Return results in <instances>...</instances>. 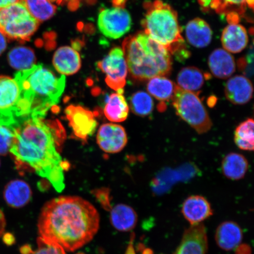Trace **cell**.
Masks as SVG:
<instances>
[{
  "mask_svg": "<svg viewBox=\"0 0 254 254\" xmlns=\"http://www.w3.org/2000/svg\"><path fill=\"white\" fill-rule=\"evenodd\" d=\"M15 137L9 152L18 169L33 170L47 179L57 191L65 188L64 171L69 164L64 161L59 149L65 133L58 120L31 118L14 129Z\"/></svg>",
  "mask_w": 254,
  "mask_h": 254,
  "instance_id": "cell-1",
  "label": "cell"
},
{
  "mask_svg": "<svg viewBox=\"0 0 254 254\" xmlns=\"http://www.w3.org/2000/svg\"><path fill=\"white\" fill-rule=\"evenodd\" d=\"M100 215L90 202L78 196H63L44 205L38 221L41 237L73 252L97 234Z\"/></svg>",
  "mask_w": 254,
  "mask_h": 254,
  "instance_id": "cell-2",
  "label": "cell"
},
{
  "mask_svg": "<svg viewBox=\"0 0 254 254\" xmlns=\"http://www.w3.org/2000/svg\"><path fill=\"white\" fill-rule=\"evenodd\" d=\"M20 95L17 113L21 122L31 118H44L57 106L65 87V77H58L42 64L15 74Z\"/></svg>",
  "mask_w": 254,
  "mask_h": 254,
  "instance_id": "cell-3",
  "label": "cell"
},
{
  "mask_svg": "<svg viewBox=\"0 0 254 254\" xmlns=\"http://www.w3.org/2000/svg\"><path fill=\"white\" fill-rule=\"evenodd\" d=\"M130 75L136 81L167 76L172 71L171 55L144 31L124 40L123 48Z\"/></svg>",
  "mask_w": 254,
  "mask_h": 254,
  "instance_id": "cell-4",
  "label": "cell"
},
{
  "mask_svg": "<svg viewBox=\"0 0 254 254\" xmlns=\"http://www.w3.org/2000/svg\"><path fill=\"white\" fill-rule=\"evenodd\" d=\"M143 7L145 13L141 25L144 33L166 48L177 61L188 59L190 53L182 37L177 11L161 0L146 1Z\"/></svg>",
  "mask_w": 254,
  "mask_h": 254,
  "instance_id": "cell-5",
  "label": "cell"
},
{
  "mask_svg": "<svg viewBox=\"0 0 254 254\" xmlns=\"http://www.w3.org/2000/svg\"><path fill=\"white\" fill-rule=\"evenodd\" d=\"M39 24L23 2L0 9V32L9 40L21 42L29 40Z\"/></svg>",
  "mask_w": 254,
  "mask_h": 254,
  "instance_id": "cell-6",
  "label": "cell"
},
{
  "mask_svg": "<svg viewBox=\"0 0 254 254\" xmlns=\"http://www.w3.org/2000/svg\"><path fill=\"white\" fill-rule=\"evenodd\" d=\"M171 100L177 115L198 134H204L211 129L210 117L197 94L184 90L177 85Z\"/></svg>",
  "mask_w": 254,
  "mask_h": 254,
  "instance_id": "cell-7",
  "label": "cell"
},
{
  "mask_svg": "<svg viewBox=\"0 0 254 254\" xmlns=\"http://www.w3.org/2000/svg\"><path fill=\"white\" fill-rule=\"evenodd\" d=\"M19 95L15 79L0 76V126L14 129L21 125L17 113Z\"/></svg>",
  "mask_w": 254,
  "mask_h": 254,
  "instance_id": "cell-8",
  "label": "cell"
},
{
  "mask_svg": "<svg viewBox=\"0 0 254 254\" xmlns=\"http://www.w3.org/2000/svg\"><path fill=\"white\" fill-rule=\"evenodd\" d=\"M97 67L106 75V82L109 87L123 93L128 69L122 48H114L109 55L98 62Z\"/></svg>",
  "mask_w": 254,
  "mask_h": 254,
  "instance_id": "cell-9",
  "label": "cell"
},
{
  "mask_svg": "<svg viewBox=\"0 0 254 254\" xmlns=\"http://www.w3.org/2000/svg\"><path fill=\"white\" fill-rule=\"evenodd\" d=\"M97 24L101 33L105 36L117 39L131 29L132 20L125 8L115 7L101 10Z\"/></svg>",
  "mask_w": 254,
  "mask_h": 254,
  "instance_id": "cell-10",
  "label": "cell"
},
{
  "mask_svg": "<svg viewBox=\"0 0 254 254\" xmlns=\"http://www.w3.org/2000/svg\"><path fill=\"white\" fill-rule=\"evenodd\" d=\"M66 119L76 137L87 141L88 136L93 135L98 123L91 111L79 106H71L65 110Z\"/></svg>",
  "mask_w": 254,
  "mask_h": 254,
  "instance_id": "cell-11",
  "label": "cell"
},
{
  "mask_svg": "<svg viewBox=\"0 0 254 254\" xmlns=\"http://www.w3.org/2000/svg\"><path fill=\"white\" fill-rule=\"evenodd\" d=\"M99 147L107 153H117L126 147L128 138L125 128L115 124H105L100 127L97 135Z\"/></svg>",
  "mask_w": 254,
  "mask_h": 254,
  "instance_id": "cell-12",
  "label": "cell"
},
{
  "mask_svg": "<svg viewBox=\"0 0 254 254\" xmlns=\"http://www.w3.org/2000/svg\"><path fill=\"white\" fill-rule=\"evenodd\" d=\"M207 250V237L204 225L198 224L184 233L180 246L175 254H205Z\"/></svg>",
  "mask_w": 254,
  "mask_h": 254,
  "instance_id": "cell-13",
  "label": "cell"
},
{
  "mask_svg": "<svg viewBox=\"0 0 254 254\" xmlns=\"http://www.w3.org/2000/svg\"><path fill=\"white\" fill-rule=\"evenodd\" d=\"M253 86L246 76L237 75L228 79L225 87L227 99L236 105H244L252 99Z\"/></svg>",
  "mask_w": 254,
  "mask_h": 254,
  "instance_id": "cell-14",
  "label": "cell"
},
{
  "mask_svg": "<svg viewBox=\"0 0 254 254\" xmlns=\"http://www.w3.org/2000/svg\"><path fill=\"white\" fill-rule=\"evenodd\" d=\"M53 63L57 72L63 75L75 74L81 66L80 56L74 49L68 46L60 47L56 51Z\"/></svg>",
  "mask_w": 254,
  "mask_h": 254,
  "instance_id": "cell-15",
  "label": "cell"
},
{
  "mask_svg": "<svg viewBox=\"0 0 254 254\" xmlns=\"http://www.w3.org/2000/svg\"><path fill=\"white\" fill-rule=\"evenodd\" d=\"M182 212L184 217L192 225H198L212 215L209 203L203 196L192 195L184 201Z\"/></svg>",
  "mask_w": 254,
  "mask_h": 254,
  "instance_id": "cell-16",
  "label": "cell"
},
{
  "mask_svg": "<svg viewBox=\"0 0 254 254\" xmlns=\"http://www.w3.org/2000/svg\"><path fill=\"white\" fill-rule=\"evenodd\" d=\"M209 68L214 77L227 79L234 74L236 64L233 56L224 49H218L212 52L208 58Z\"/></svg>",
  "mask_w": 254,
  "mask_h": 254,
  "instance_id": "cell-17",
  "label": "cell"
},
{
  "mask_svg": "<svg viewBox=\"0 0 254 254\" xmlns=\"http://www.w3.org/2000/svg\"><path fill=\"white\" fill-rule=\"evenodd\" d=\"M221 43L224 50L230 53L242 52L249 43L245 27L239 24H229L222 31Z\"/></svg>",
  "mask_w": 254,
  "mask_h": 254,
  "instance_id": "cell-18",
  "label": "cell"
},
{
  "mask_svg": "<svg viewBox=\"0 0 254 254\" xmlns=\"http://www.w3.org/2000/svg\"><path fill=\"white\" fill-rule=\"evenodd\" d=\"M32 197L30 187L24 181H11L5 186L4 198L12 208H20L28 204Z\"/></svg>",
  "mask_w": 254,
  "mask_h": 254,
  "instance_id": "cell-19",
  "label": "cell"
},
{
  "mask_svg": "<svg viewBox=\"0 0 254 254\" xmlns=\"http://www.w3.org/2000/svg\"><path fill=\"white\" fill-rule=\"evenodd\" d=\"M186 35L190 45L196 48H204L211 42L212 31L205 21L196 18L187 24Z\"/></svg>",
  "mask_w": 254,
  "mask_h": 254,
  "instance_id": "cell-20",
  "label": "cell"
},
{
  "mask_svg": "<svg viewBox=\"0 0 254 254\" xmlns=\"http://www.w3.org/2000/svg\"><path fill=\"white\" fill-rule=\"evenodd\" d=\"M215 237L221 249L230 251L239 246L243 239V233L239 225L235 222H224L218 227Z\"/></svg>",
  "mask_w": 254,
  "mask_h": 254,
  "instance_id": "cell-21",
  "label": "cell"
},
{
  "mask_svg": "<svg viewBox=\"0 0 254 254\" xmlns=\"http://www.w3.org/2000/svg\"><path fill=\"white\" fill-rule=\"evenodd\" d=\"M208 77L209 75L195 66H187L181 69L178 74L177 85L184 90L198 94Z\"/></svg>",
  "mask_w": 254,
  "mask_h": 254,
  "instance_id": "cell-22",
  "label": "cell"
},
{
  "mask_svg": "<svg viewBox=\"0 0 254 254\" xmlns=\"http://www.w3.org/2000/svg\"><path fill=\"white\" fill-rule=\"evenodd\" d=\"M110 221L117 230L129 231L135 227L137 222V215L129 206L121 204L111 208Z\"/></svg>",
  "mask_w": 254,
  "mask_h": 254,
  "instance_id": "cell-23",
  "label": "cell"
},
{
  "mask_svg": "<svg viewBox=\"0 0 254 254\" xmlns=\"http://www.w3.org/2000/svg\"><path fill=\"white\" fill-rule=\"evenodd\" d=\"M249 169V162L242 154L231 152L222 161V171L228 179H242Z\"/></svg>",
  "mask_w": 254,
  "mask_h": 254,
  "instance_id": "cell-24",
  "label": "cell"
},
{
  "mask_svg": "<svg viewBox=\"0 0 254 254\" xmlns=\"http://www.w3.org/2000/svg\"><path fill=\"white\" fill-rule=\"evenodd\" d=\"M104 113L111 122H125L128 116L129 106L123 93L111 94L105 106Z\"/></svg>",
  "mask_w": 254,
  "mask_h": 254,
  "instance_id": "cell-25",
  "label": "cell"
},
{
  "mask_svg": "<svg viewBox=\"0 0 254 254\" xmlns=\"http://www.w3.org/2000/svg\"><path fill=\"white\" fill-rule=\"evenodd\" d=\"M177 85L171 79L159 76L149 79L147 90L148 94L161 102L172 99Z\"/></svg>",
  "mask_w": 254,
  "mask_h": 254,
  "instance_id": "cell-26",
  "label": "cell"
},
{
  "mask_svg": "<svg viewBox=\"0 0 254 254\" xmlns=\"http://www.w3.org/2000/svg\"><path fill=\"white\" fill-rule=\"evenodd\" d=\"M8 60L12 68L23 71L34 65L36 58L34 51L30 48L17 47L9 52Z\"/></svg>",
  "mask_w": 254,
  "mask_h": 254,
  "instance_id": "cell-27",
  "label": "cell"
},
{
  "mask_svg": "<svg viewBox=\"0 0 254 254\" xmlns=\"http://www.w3.org/2000/svg\"><path fill=\"white\" fill-rule=\"evenodd\" d=\"M30 14L38 21L49 20L56 14L57 7L50 0H21Z\"/></svg>",
  "mask_w": 254,
  "mask_h": 254,
  "instance_id": "cell-28",
  "label": "cell"
},
{
  "mask_svg": "<svg viewBox=\"0 0 254 254\" xmlns=\"http://www.w3.org/2000/svg\"><path fill=\"white\" fill-rule=\"evenodd\" d=\"M254 122L252 119H249L241 123L235 131L234 141L241 150H254Z\"/></svg>",
  "mask_w": 254,
  "mask_h": 254,
  "instance_id": "cell-29",
  "label": "cell"
},
{
  "mask_svg": "<svg viewBox=\"0 0 254 254\" xmlns=\"http://www.w3.org/2000/svg\"><path fill=\"white\" fill-rule=\"evenodd\" d=\"M154 101L148 93L139 91L133 94L130 99V108L135 115L144 117L150 115L154 110Z\"/></svg>",
  "mask_w": 254,
  "mask_h": 254,
  "instance_id": "cell-30",
  "label": "cell"
},
{
  "mask_svg": "<svg viewBox=\"0 0 254 254\" xmlns=\"http://www.w3.org/2000/svg\"><path fill=\"white\" fill-rule=\"evenodd\" d=\"M247 7L246 0H213L211 10L218 14L227 15L234 12L241 16L245 14Z\"/></svg>",
  "mask_w": 254,
  "mask_h": 254,
  "instance_id": "cell-31",
  "label": "cell"
},
{
  "mask_svg": "<svg viewBox=\"0 0 254 254\" xmlns=\"http://www.w3.org/2000/svg\"><path fill=\"white\" fill-rule=\"evenodd\" d=\"M38 249L32 254H66L65 250L55 243L39 237L37 239Z\"/></svg>",
  "mask_w": 254,
  "mask_h": 254,
  "instance_id": "cell-32",
  "label": "cell"
},
{
  "mask_svg": "<svg viewBox=\"0 0 254 254\" xmlns=\"http://www.w3.org/2000/svg\"><path fill=\"white\" fill-rule=\"evenodd\" d=\"M14 129L0 126V155L8 153L14 140Z\"/></svg>",
  "mask_w": 254,
  "mask_h": 254,
  "instance_id": "cell-33",
  "label": "cell"
},
{
  "mask_svg": "<svg viewBox=\"0 0 254 254\" xmlns=\"http://www.w3.org/2000/svg\"><path fill=\"white\" fill-rule=\"evenodd\" d=\"M93 193L105 210L111 211L112 208H111L110 203V190L109 189L103 188L94 190Z\"/></svg>",
  "mask_w": 254,
  "mask_h": 254,
  "instance_id": "cell-34",
  "label": "cell"
},
{
  "mask_svg": "<svg viewBox=\"0 0 254 254\" xmlns=\"http://www.w3.org/2000/svg\"><path fill=\"white\" fill-rule=\"evenodd\" d=\"M238 67L240 71L246 75V77H251L253 74V62L248 60L246 57H243L238 60Z\"/></svg>",
  "mask_w": 254,
  "mask_h": 254,
  "instance_id": "cell-35",
  "label": "cell"
},
{
  "mask_svg": "<svg viewBox=\"0 0 254 254\" xmlns=\"http://www.w3.org/2000/svg\"><path fill=\"white\" fill-rule=\"evenodd\" d=\"M54 1L59 5L67 4L68 7L70 10H76L79 7L81 3L82 2H91L94 0H53Z\"/></svg>",
  "mask_w": 254,
  "mask_h": 254,
  "instance_id": "cell-36",
  "label": "cell"
},
{
  "mask_svg": "<svg viewBox=\"0 0 254 254\" xmlns=\"http://www.w3.org/2000/svg\"><path fill=\"white\" fill-rule=\"evenodd\" d=\"M213 0H198V3L204 12H208L211 10V6Z\"/></svg>",
  "mask_w": 254,
  "mask_h": 254,
  "instance_id": "cell-37",
  "label": "cell"
},
{
  "mask_svg": "<svg viewBox=\"0 0 254 254\" xmlns=\"http://www.w3.org/2000/svg\"><path fill=\"white\" fill-rule=\"evenodd\" d=\"M227 15V20L229 24H239L241 16L236 12H230Z\"/></svg>",
  "mask_w": 254,
  "mask_h": 254,
  "instance_id": "cell-38",
  "label": "cell"
},
{
  "mask_svg": "<svg viewBox=\"0 0 254 254\" xmlns=\"http://www.w3.org/2000/svg\"><path fill=\"white\" fill-rule=\"evenodd\" d=\"M2 241L5 245L10 246L13 245L15 242V237L14 235L11 233H5L3 235Z\"/></svg>",
  "mask_w": 254,
  "mask_h": 254,
  "instance_id": "cell-39",
  "label": "cell"
},
{
  "mask_svg": "<svg viewBox=\"0 0 254 254\" xmlns=\"http://www.w3.org/2000/svg\"><path fill=\"white\" fill-rule=\"evenodd\" d=\"M6 48H7V38L1 32H0V55L4 52Z\"/></svg>",
  "mask_w": 254,
  "mask_h": 254,
  "instance_id": "cell-40",
  "label": "cell"
},
{
  "mask_svg": "<svg viewBox=\"0 0 254 254\" xmlns=\"http://www.w3.org/2000/svg\"><path fill=\"white\" fill-rule=\"evenodd\" d=\"M6 225L5 216L0 209V237L4 234Z\"/></svg>",
  "mask_w": 254,
  "mask_h": 254,
  "instance_id": "cell-41",
  "label": "cell"
},
{
  "mask_svg": "<svg viewBox=\"0 0 254 254\" xmlns=\"http://www.w3.org/2000/svg\"><path fill=\"white\" fill-rule=\"evenodd\" d=\"M21 0H0V9L7 7V6L20 2Z\"/></svg>",
  "mask_w": 254,
  "mask_h": 254,
  "instance_id": "cell-42",
  "label": "cell"
},
{
  "mask_svg": "<svg viewBox=\"0 0 254 254\" xmlns=\"http://www.w3.org/2000/svg\"><path fill=\"white\" fill-rule=\"evenodd\" d=\"M251 250L249 246L243 245L238 248L236 254H250Z\"/></svg>",
  "mask_w": 254,
  "mask_h": 254,
  "instance_id": "cell-43",
  "label": "cell"
},
{
  "mask_svg": "<svg viewBox=\"0 0 254 254\" xmlns=\"http://www.w3.org/2000/svg\"><path fill=\"white\" fill-rule=\"evenodd\" d=\"M20 251L21 254H32L33 253V251L30 245L22 246Z\"/></svg>",
  "mask_w": 254,
  "mask_h": 254,
  "instance_id": "cell-44",
  "label": "cell"
},
{
  "mask_svg": "<svg viewBox=\"0 0 254 254\" xmlns=\"http://www.w3.org/2000/svg\"><path fill=\"white\" fill-rule=\"evenodd\" d=\"M126 1L127 0H113V3L115 7L123 8Z\"/></svg>",
  "mask_w": 254,
  "mask_h": 254,
  "instance_id": "cell-45",
  "label": "cell"
},
{
  "mask_svg": "<svg viewBox=\"0 0 254 254\" xmlns=\"http://www.w3.org/2000/svg\"><path fill=\"white\" fill-rule=\"evenodd\" d=\"M126 254H135L134 248H133L131 243L129 244L128 249H127Z\"/></svg>",
  "mask_w": 254,
  "mask_h": 254,
  "instance_id": "cell-46",
  "label": "cell"
},
{
  "mask_svg": "<svg viewBox=\"0 0 254 254\" xmlns=\"http://www.w3.org/2000/svg\"><path fill=\"white\" fill-rule=\"evenodd\" d=\"M142 254H153V253H152L150 249H147L144 251Z\"/></svg>",
  "mask_w": 254,
  "mask_h": 254,
  "instance_id": "cell-47",
  "label": "cell"
},
{
  "mask_svg": "<svg viewBox=\"0 0 254 254\" xmlns=\"http://www.w3.org/2000/svg\"><path fill=\"white\" fill-rule=\"evenodd\" d=\"M76 254H85L83 253H78Z\"/></svg>",
  "mask_w": 254,
  "mask_h": 254,
  "instance_id": "cell-48",
  "label": "cell"
}]
</instances>
